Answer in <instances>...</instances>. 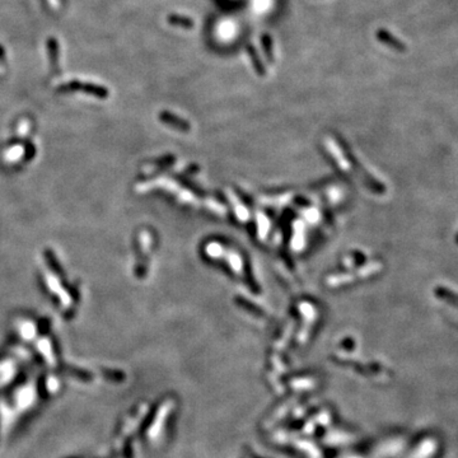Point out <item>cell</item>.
Segmentation results:
<instances>
[{"label": "cell", "instance_id": "obj_1", "mask_svg": "<svg viewBox=\"0 0 458 458\" xmlns=\"http://www.w3.org/2000/svg\"><path fill=\"white\" fill-rule=\"evenodd\" d=\"M435 294L436 297H439V298L445 300V302H449L452 303V304L458 305V296L453 292H451V290L445 289L443 286H439V288L435 289Z\"/></svg>", "mask_w": 458, "mask_h": 458}, {"label": "cell", "instance_id": "obj_2", "mask_svg": "<svg viewBox=\"0 0 458 458\" xmlns=\"http://www.w3.org/2000/svg\"><path fill=\"white\" fill-rule=\"evenodd\" d=\"M102 373L105 375V378L112 382H122L125 379V374L118 370L114 369H102Z\"/></svg>", "mask_w": 458, "mask_h": 458}, {"label": "cell", "instance_id": "obj_3", "mask_svg": "<svg viewBox=\"0 0 458 458\" xmlns=\"http://www.w3.org/2000/svg\"><path fill=\"white\" fill-rule=\"evenodd\" d=\"M68 372H69V374L74 375L75 378L79 379V381L89 382L92 379V375L89 374L88 372H86V370H83V369L71 368V366H69V368H68Z\"/></svg>", "mask_w": 458, "mask_h": 458}, {"label": "cell", "instance_id": "obj_4", "mask_svg": "<svg viewBox=\"0 0 458 458\" xmlns=\"http://www.w3.org/2000/svg\"><path fill=\"white\" fill-rule=\"evenodd\" d=\"M40 349L42 350V353H44L45 358H46V360H47L48 364H51V366H52V364L55 363V360H54V356H52V351H51V346L48 345L47 340H45V341H42V343H40Z\"/></svg>", "mask_w": 458, "mask_h": 458}, {"label": "cell", "instance_id": "obj_5", "mask_svg": "<svg viewBox=\"0 0 458 458\" xmlns=\"http://www.w3.org/2000/svg\"><path fill=\"white\" fill-rule=\"evenodd\" d=\"M171 22L175 23V24H180L183 25V27H192L194 23L191 22L190 19L187 18H182V17H171Z\"/></svg>", "mask_w": 458, "mask_h": 458}, {"label": "cell", "instance_id": "obj_6", "mask_svg": "<svg viewBox=\"0 0 458 458\" xmlns=\"http://www.w3.org/2000/svg\"><path fill=\"white\" fill-rule=\"evenodd\" d=\"M47 388H48V391H51V392H55L57 389V388H59V381H57L56 378H54V377H51V378H48V381H47Z\"/></svg>", "mask_w": 458, "mask_h": 458}, {"label": "cell", "instance_id": "obj_7", "mask_svg": "<svg viewBox=\"0 0 458 458\" xmlns=\"http://www.w3.org/2000/svg\"><path fill=\"white\" fill-rule=\"evenodd\" d=\"M456 242H457V243H458V234H457V237H456Z\"/></svg>", "mask_w": 458, "mask_h": 458}]
</instances>
